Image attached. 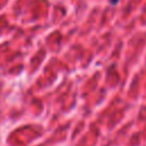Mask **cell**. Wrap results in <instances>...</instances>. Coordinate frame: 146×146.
Returning <instances> with one entry per match:
<instances>
[{"label":"cell","instance_id":"obj_1","mask_svg":"<svg viewBox=\"0 0 146 146\" xmlns=\"http://www.w3.org/2000/svg\"><path fill=\"white\" fill-rule=\"evenodd\" d=\"M117 2H119V0H110V3H111V5H113V6L117 5Z\"/></svg>","mask_w":146,"mask_h":146}]
</instances>
